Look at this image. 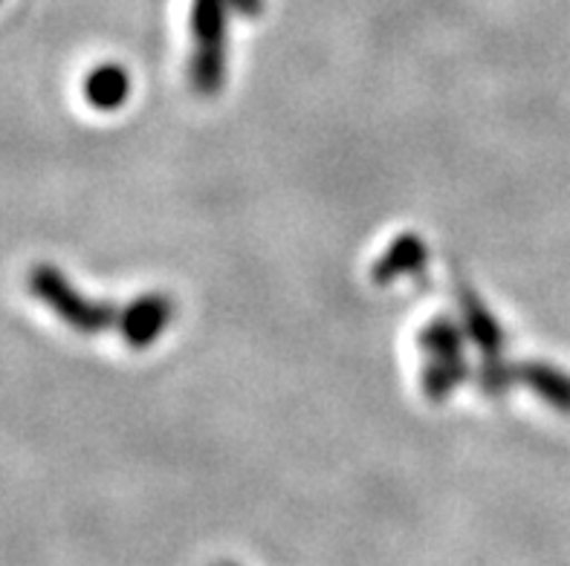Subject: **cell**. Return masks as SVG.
<instances>
[{"mask_svg": "<svg viewBox=\"0 0 570 566\" xmlns=\"http://www.w3.org/2000/svg\"><path fill=\"white\" fill-rule=\"evenodd\" d=\"M29 292L38 295L70 330L81 332V336H96V332H105L114 324H119V312L110 304L90 301L52 264H38L29 272Z\"/></svg>", "mask_w": 570, "mask_h": 566, "instance_id": "cell-1", "label": "cell"}, {"mask_svg": "<svg viewBox=\"0 0 570 566\" xmlns=\"http://www.w3.org/2000/svg\"><path fill=\"white\" fill-rule=\"evenodd\" d=\"M174 301L163 292H145L139 298L128 304V307L119 312V332H122L125 345H130L134 350H142V347L154 345L166 327L174 318Z\"/></svg>", "mask_w": 570, "mask_h": 566, "instance_id": "cell-2", "label": "cell"}, {"mask_svg": "<svg viewBox=\"0 0 570 566\" xmlns=\"http://www.w3.org/2000/svg\"><path fill=\"white\" fill-rule=\"evenodd\" d=\"M429 264V246L423 244V237H417L414 231H405L400 235L389 249L383 251V258L376 260L374 269H371V278H374L376 287H389L397 278H409V275L423 272Z\"/></svg>", "mask_w": 570, "mask_h": 566, "instance_id": "cell-3", "label": "cell"}, {"mask_svg": "<svg viewBox=\"0 0 570 566\" xmlns=\"http://www.w3.org/2000/svg\"><path fill=\"white\" fill-rule=\"evenodd\" d=\"M458 304H461V324L466 330V338L475 341V347L484 356H501L504 350V330L495 321L487 304L481 301V295L470 287L458 289Z\"/></svg>", "mask_w": 570, "mask_h": 566, "instance_id": "cell-4", "label": "cell"}, {"mask_svg": "<svg viewBox=\"0 0 570 566\" xmlns=\"http://www.w3.org/2000/svg\"><path fill=\"white\" fill-rule=\"evenodd\" d=\"M519 381L528 385L539 399L548 401L550 408L570 414V374L548 361H524L519 365Z\"/></svg>", "mask_w": 570, "mask_h": 566, "instance_id": "cell-5", "label": "cell"}, {"mask_svg": "<svg viewBox=\"0 0 570 566\" xmlns=\"http://www.w3.org/2000/svg\"><path fill=\"white\" fill-rule=\"evenodd\" d=\"M130 96V76L119 64H99L85 79V99L96 110H119Z\"/></svg>", "mask_w": 570, "mask_h": 566, "instance_id": "cell-6", "label": "cell"}, {"mask_svg": "<svg viewBox=\"0 0 570 566\" xmlns=\"http://www.w3.org/2000/svg\"><path fill=\"white\" fill-rule=\"evenodd\" d=\"M463 345H466L463 324H455L446 316L432 318L420 332V347L429 359H463Z\"/></svg>", "mask_w": 570, "mask_h": 566, "instance_id": "cell-7", "label": "cell"}, {"mask_svg": "<svg viewBox=\"0 0 570 566\" xmlns=\"http://www.w3.org/2000/svg\"><path fill=\"white\" fill-rule=\"evenodd\" d=\"M188 81L195 93L215 96L226 85V47H197L188 61Z\"/></svg>", "mask_w": 570, "mask_h": 566, "instance_id": "cell-8", "label": "cell"}, {"mask_svg": "<svg viewBox=\"0 0 570 566\" xmlns=\"http://www.w3.org/2000/svg\"><path fill=\"white\" fill-rule=\"evenodd\" d=\"M466 379H470V367H466L463 359H432L423 367L420 385H423V396H426L429 401L441 405V401H446Z\"/></svg>", "mask_w": 570, "mask_h": 566, "instance_id": "cell-9", "label": "cell"}, {"mask_svg": "<svg viewBox=\"0 0 570 566\" xmlns=\"http://www.w3.org/2000/svg\"><path fill=\"white\" fill-rule=\"evenodd\" d=\"M226 0H191V36L197 47H226Z\"/></svg>", "mask_w": 570, "mask_h": 566, "instance_id": "cell-10", "label": "cell"}, {"mask_svg": "<svg viewBox=\"0 0 570 566\" xmlns=\"http://www.w3.org/2000/svg\"><path fill=\"white\" fill-rule=\"evenodd\" d=\"M519 381V365L504 361V356H484V365L478 367V385L487 396H504Z\"/></svg>", "mask_w": 570, "mask_h": 566, "instance_id": "cell-11", "label": "cell"}, {"mask_svg": "<svg viewBox=\"0 0 570 566\" xmlns=\"http://www.w3.org/2000/svg\"><path fill=\"white\" fill-rule=\"evenodd\" d=\"M232 12L246 14V18H255V14L264 12V0H226Z\"/></svg>", "mask_w": 570, "mask_h": 566, "instance_id": "cell-12", "label": "cell"}]
</instances>
